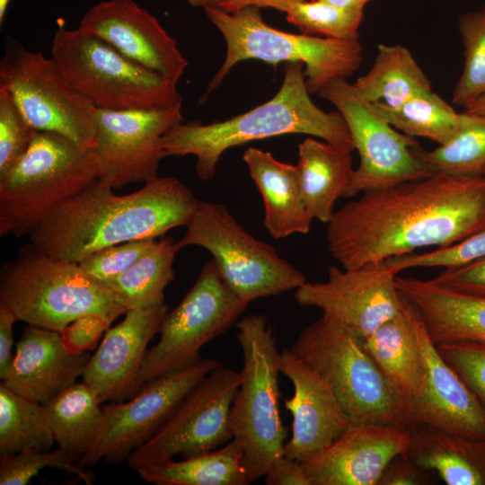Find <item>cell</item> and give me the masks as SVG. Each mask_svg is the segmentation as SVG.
I'll list each match as a JSON object with an SVG mask.
<instances>
[{
    "mask_svg": "<svg viewBox=\"0 0 485 485\" xmlns=\"http://www.w3.org/2000/svg\"><path fill=\"white\" fill-rule=\"evenodd\" d=\"M409 428L385 424L351 425L315 458L302 463L311 485H378L387 465L404 454Z\"/></svg>",
    "mask_w": 485,
    "mask_h": 485,
    "instance_id": "22",
    "label": "cell"
},
{
    "mask_svg": "<svg viewBox=\"0 0 485 485\" xmlns=\"http://www.w3.org/2000/svg\"><path fill=\"white\" fill-rule=\"evenodd\" d=\"M242 159L264 205V225L275 239L307 234L310 216L296 165L276 159L269 152L249 147Z\"/></svg>",
    "mask_w": 485,
    "mask_h": 485,
    "instance_id": "25",
    "label": "cell"
},
{
    "mask_svg": "<svg viewBox=\"0 0 485 485\" xmlns=\"http://www.w3.org/2000/svg\"><path fill=\"white\" fill-rule=\"evenodd\" d=\"M326 3L331 4L333 5L345 8V9H350V10H363L365 5L370 1V0H322Z\"/></svg>",
    "mask_w": 485,
    "mask_h": 485,
    "instance_id": "49",
    "label": "cell"
},
{
    "mask_svg": "<svg viewBox=\"0 0 485 485\" xmlns=\"http://www.w3.org/2000/svg\"><path fill=\"white\" fill-rule=\"evenodd\" d=\"M296 167L310 216L328 224L335 202L345 196L354 172L351 151L307 137L298 146Z\"/></svg>",
    "mask_w": 485,
    "mask_h": 485,
    "instance_id": "28",
    "label": "cell"
},
{
    "mask_svg": "<svg viewBox=\"0 0 485 485\" xmlns=\"http://www.w3.org/2000/svg\"><path fill=\"white\" fill-rule=\"evenodd\" d=\"M91 357L89 351H67L60 332L28 325L2 383L19 395L45 405L76 383Z\"/></svg>",
    "mask_w": 485,
    "mask_h": 485,
    "instance_id": "23",
    "label": "cell"
},
{
    "mask_svg": "<svg viewBox=\"0 0 485 485\" xmlns=\"http://www.w3.org/2000/svg\"><path fill=\"white\" fill-rule=\"evenodd\" d=\"M484 177H485V174H484Z\"/></svg>",
    "mask_w": 485,
    "mask_h": 485,
    "instance_id": "52",
    "label": "cell"
},
{
    "mask_svg": "<svg viewBox=\"0 0 485 485\" xmlns=\"http://www.w3.org/2000/svg\"><path fill=\"white\" fill-rule=\"evenodd\" d=\"M181 104L137 110H95L100 179L113 190L158 177L163 135L181 122Z\"/></svg>",
    "mask_w": 485,
    "mask_h": 485,
    "instance_id": "16",
    "label": "cell"
},
{
    "mask_svg": "<svg viewBox=\"0 0 485 485\" xmlns=\"http://www.w3.org/2000/svg\"><path fill=\"white\" fill-rule=\"evenodd\" d=\"M372 109L387 123L403 134L425 137L443 145L458 131L462 112H457L433 91L412 97L391 107L371 103Z\"/></svg>",
    "mask_w": 485,
    "mask_h": 485,
    "instance_id": "33",
    "label": "cell"
},
{
    "mask_svg": "<svg viewBox=\"0 0 485 485\" xmlns=\"http://www.w3.org/2000/svg\"><path fill=\"white\" fill-rule=\"evenodd\" d=\"M110 323L97 314H84L70 322L61 332L67 351L81 354L97 348Z\"/></svg>",
    "mask_w": 485,
    "mask_h": 485,
    "instance_id": "43",
    "label": "cell"
},
{
    "mask_svg": "<svg viewBox=\"0 0 485 485\" xmlns=\"http://www.w3.org/2000/svg\"><path fill=\"white\" fill-rule=\"evenodd\" d=\"M432 280L459 293L485 297V258L463 266L445 269Z\"/></svg>",
    "mask_w": 485,
    "mask_h": 485,
    "instance_id": "44",
    "label": "cell"
},
{
    "mask_svg": "<svg viewBox=\"0 0 485 485\" xmlns=\"http://www.w3.org/2000/svg\"><path fill=\"white\" fill-rule=\"evenodd\" d=\"M248 304L225 285L214 260L206 262L180 304L164 316L160 339L141 365L139 386L200 360L202 347L235 325Z\"/></svg>",
    "mask_w": 485,
    "mask_h": 485,
    "instance_id": "12",
    "label": "cell"
},
{
    "mask_svg": "<svg viewBox=\"0 0 485 485\" xmlns=\"http://www.w3.org/2000/svg\"><path fill=\"white\" fill-rule=\"evenodd\" d=\"M485 227V177L436 172L366 191L327 224L331 257L343 269L453 245Z\"/></svg>",
    "mask_w": 485,
    "mask_h": 485,
    "instance_id": "1",
    "label": "cell"
},
{
    "mask_svg": "<svg viewBox=\"0 0 485 485\" xmlns=\"http://www.w3.org/2000/svg\"><path fill=\"white\" fill-rule=\"evenodd\" d=\"M401 295L421 318L435 345L485 343V297L459 293L434 282L396 277Z\"/></svg>",
    "mask_w": 485,
    "mask_h": 485,
    "instance_id": "24",
    "label": "cell"
},
{
    "mask_svg": "<svg viewBox=\"0 0 485 485\" xmlns=\"http://www.w3.org/2000/svg\"><path fill=\"white\" fill-rule=\"evenodd\" d=\"M222 364L214 358H200L184 370L146 382L128 401L104 404L97 436L77 464L90 469L100 461L108 464L126 461L156 433L189 392Z\"/></svg>",
    "mask_w": 485,
    "mask_h": 485,
    "instance_id": "15",
    "label": "cell"
},
{
    "mask_svg": "<svg viewBox=\"0 0 485 485\" xmlns=\"http://www.w3.org/2000/svg\"><path fill=\"white\" fill-rule=\"evenodd\" d=\"M282 13L301 33L339 40H359L363 10L341 8L322 0H300L287 4Z\"/></svg>",
    "mask_w": 485,
    "mask_h": 485,
    "instance_id": "36",
    "label": "cell"
},
{
    "mask_svg": "<svg viewBox=\"0 0 485 485\" xmlns=\"http://www.w3.org/2000/svg\"><path fill=\"white\" fill-rule=\"evenodd\" d=\"M363 346L402 401L407 412L408 403L420 395L425 380L411 305L402 297L398 313L363 338Z\"/></svg>",
    "mask_w": 485,
    "mask_h": 485,
    "instance_id": "26",
    "label": "cell"
},
{
    "mask_svg": "<svg viewBox=\"0 0 485 485\" xmlns=\"http://www.w3.org/2000/svg\"><path fill=\"white\" fill-rule=\"evenodd\" d=\"M429 471L422 469L405 454L396 456L383 472L378 485L432 484Z\"/></svg>",
    "mask_w": 485,
    "mask_h": 485,
    "instance_id": "45",
    "label": "cell"
},
{
    "mask_svg": "<svg viewBox=\"0 0 485 485\" xmlns=\"http://www.w3.org/2000/svg\"><path fill=\"white\" fill-rule=\"evenodd\" d=\"M317 94L341 113L359 154V165L353 172L344 197L436 173L418 156L415 138L400 133L384 120L347 78L331 80Z\"/></svg>",
    "mask_w": 485,
    "mask_h": 485,
    "instance_id": "13",
    "label": "cell"
},
{
    "mask_svg": "<svg viewBox=\"0 0 485 485\" xmlns=\"http://www.w3.org/2000/svg\"><path fill=\"white\" fill-rule=\"evenodd\" d=\"M418 156L435 172L457 176L485 174V116L462 112L456 134L431 151L417 148Z\"/></svg>",
    "mask_w": 485,
    "mask_h": 485,
    "instance_id": "35",
    "label": "cell"
},
{
    "mask_svg": "<svg viewBox=\"0 0 485 485\" xmlns=\"http://www.w3.org/2000/svg\"><path fill=\"white\" fill-rule=\"evenodd\" d=\"M19 321L16 314L7 306L0 304V378L6 376L14 352L13 325Z\"/></svg>",
    "mask_w": 485,
    "mask_h": 485,
    "instance_id": "47",
    "label": "cell"
},
{
    "mask_svg": "<svg viewBox=\"0 0 485 485\" xmlns=\"http://www.w3.org/2000/svg\"><path fill=\"white\" fill-rule=\"evenodd\" d=\"M157 242L155 238L131 240L89 254L78 264L98 284L112 279L134 265Z\"/></svg>",
    "mask_w": 485,
    "mask_h": 485,
    "instance_id": "41",
    "label": "cell"
},
{
    "mask_svg": "<svg viewBox=\"0 0 485 485\" xmlns=\"http://www.w3.org/2000/svg\"><path fill=\"white\" fill-rule=\"evenodd\" d=\"M237 440L214 451L150 464L137 471L139 477L155 485H248Z\"/></svg>",
    "mask_w": 485,
    "mask_h": 485,
    "instance_id": "31",
    "label": "cell"
},
{
    "mask_svg": "<svg viewBox=\"0 0 485 485\" xmlns=\"http://www.w3.org/2000/svg\"><path fill=\"white\" fill-rule=\"evenodd\" d=\"M208 251L225 285L243 302L296 289L307 280L276 249L246 232L222 204L200 200L176 242Z\"/></svg>",
    "mask_w": 485,
    "mask_h": 485,
    "instance_id": "10",
    "label": "cell"
},
{
    "mask_svg": "<svg viewBox=\"0 0 485 485\" xmlns=\"http://www.w3.org/2000/svg\"><path fill=\"white\" fill-rule=\"evenodd\" d=\"M458 29L463 45L464 63L453 93V103L465 107L485 93V5L461 14Z\"/></svg>",
    "mask_w": 485,
    "mask_h": 485,
    "instance_id": "37",
    "label": "cell"
},
{
    "mask_svg": "<svg viewBox=\"0 0 485 485\" xmlns=\"http://www.w3.org/2000/svg\"><path fill=\"white\" fill-rule=\"evenodd\" d=\"M268 485H311L302 463L283 455L264 475Z\"/></svg>",
    "mask_w": 485,
    "mask_h": 485,
    "instance_id": "46",
    "label": "cell"
},
{
    "mask_svg": "<svg viewBox=\"0 0 485 485\" xmlns=\"http://www.w3.org/2000/svg\"><path fill=\"white\" fill-rule=\"evenodd\" d=\"M485 258V227L450 246L385 260L397 274L411 268H455Z\"/></svg>",
    "mask_w": 485,
    "mask_h": 485,
    "instance_id": "39",
    "label": "cell"
},
{
    "mask_svg": "<svg viewBox=\"0 0 485 485\" xmlns=\"http://www.w3.org/2000/svg\"><path fill=\"white\" fill-rule=\"evenodd\" d=\"M180 251L172 237H163L121 275L101 283L127 309L164 301L174 279L173 261Z\"/></svg>",
    "mask_w": 485,
    "mask_h": 485,
    "instance_id": "32",
    "label": "cell"
},
{
    "mask_svg": "<svg viewBox=\"0 0 485 485\" xmlns=\"http://www.w3.org/2000/svg\"><path fill=\"white\" fill-rule=\"evenodd\" d=\"M303 68L300 62L286 63L278 92L247 112L210 124L195 120L174 125L162 138L164 157L194 155L198 178L208 181L226 150L254 140L304 134L352 152L354 144L343 116L313 103Z\"/></svg>",
    "mask_w": 485,
    "mask_h": 485,
    "instance_id": "3",
    "label": "cell"
},
{
    "mask_svg": "<svg viewBox=\"0 0 485 485\" xmlns=\"http://www.w3.org/2000/svg\"><path fill=\"white\" fill-rule=\"evenodd\" d=\"M36 131L11 94L0 89V176L25 154Z\"/></svg>",
    "mask_w": 485,
    "mask_h": 485,
    "instance_id": "40",
    "label": "cell"
},
{
    "mask_svg": "<svg viewBox=\"0 0 485 485\" xmlns=\"http://www.w3.org/2000/svg\"><path fill=\"white\" fill-rule=\"evenodd\" d=\"M323 378L349 423L410 427L405 406L363 346V337L328 314L305 326L289 349Z\"/></svg>",
    "mask_w": 485,
    "mask_h": 485,
    "instance_id": "5",
    "label": "cell"
},
{
    "mask_svg": "<svg viewBox=\"0 0 485 485\" xmlns=\"http://www.w3.org/2000/svg\"><path fill=\"white\" fill-rule=\"evenodd\" d=\"M167 313L164 301L131 308L106 331L82 375L101 403L122 401L140 391L137 377L147 345Z\"/></svg>",
    "mask_w": 485,
    "mask_h": 485,
    "instance_id": "19",
    "label": "cell"
},
{
    "mask_svg": "<svg viewBox=\"0 0 485 485\" xmlns=\"http://www.w3.org/2000/svg\"><path fill=\"white\" fill-rule=\"evenodd\" d=\"M54 437L45 406L0 384V456L28 448L48 451Z\"/></svg>",
    "mask_w": 485,
    "mask_h": 485,
    "instance_id": "34",
    "label": "cell"
},
{
    "mask_svg": "<svg viewBox=\"0 0 485 485\" xmlns=\"http://www.w3.org/2000/svg\"><path fill=\"white\" fill-rule=\"evenodd\" d=\"M242 354L241 384L230 410L233 438L240 444L249 483L264 477L284 455L287 430L279 412L281 352L274 331L261 314L235 323Z\"/></svg>",
    "mask_w": 485,
    "mask_h": 485,
    "instance_id": "7",
    "label": "cell"
},
{
    "mask_svg": "<svg viewBox=\"0 0 485 485\" xmlns=\"http://www.w3.org/2000/svg\"><path fill=\"white\" fill-rule=\"evenodd\" d=\"M436 346L443 359L485 408V343L450 342Z\"/></svg>",
    "mask_w": 485,
    "mask_h": 485,
    "instance_id": "42",
    "label": "cell"
},
{
    "mask_svg": "<svg viewBox=\"0 0 485 485\" xmlns=\"http://www.w3.org/2000/svg\"><path fill=\"white\" fill-rule=\"evenodd\" d=\"M396 277L384 260L353 269L331 266L326 281H306L295 289V299L300 305L321 309L365 338L401 310Z\"/></svg>",
    "mask_w": 485,
    "mask_h": 485,
    "instance_id": "17",
    "label": "cell"
},
{
    "mask_svg": "<svg viewBox=\"0 0 485 485\" xmlns=\"http://www.w3.org/2000/svg\"><path fill=\"white\" fill-rule=\"evenodd\" d=\"M352 84L366 101L383 102L391 107L433 91L431 82L410 51L398 44L378 45L370 70Z\"/></svg>",
    "mask_w": 485,
    "mask_h": 485,
    "instance_id": "29",
    "label": "cell"
},
{
    "mask_svg": "<svg viewBox=\"0 0 485 485\" xmlns=\"http://www.w3.org/2000/svg\"><path fill=\"white\" fill-rule=\"evenodd\" d=\"M241 374L220 365L205 375L144 445L126 459L134 471L181 454L182 459L208 453L233 439L230 410Z\"/></svg>",
    "mask_w": 485,
    "mask_h": 485,
    "instance_id": "14",
    "label": "cell"
},
{
    "mask_svg": "<svg viewBox=\"0 0 485 485\" xmlns=\"http://www.w3.org/2000/svg\"><path fill=\"white\" fill-rule=\"evenodd\" d=\"M280 371L294 387L284 403L293 418L284 455L305 463L341 437L350 423L328 383L289 349L281 351Z\"/></svg>",
    "mask_w": 485,
    "mask_h": 485,
    "instance_id": "21",
    "label": "cell"
},
{
    "mask_svg": "<svg viewBox=\"0 0 485 485\" xmlns=\"http://www.w3.org/2000/svg\"><path fill=\"white\" fill-rule=\"evenodd\" d=\"M295 1L300 0H187L194 7L205 9L213 8L227 13L235 12L249 6L258 8H273L283 12L284 8Z\"/></svg>",
    "mask_w": 485,
    "mask_h": 485,
    "instance_id": "48",
    "label": "cell"
},
{
    "mask_svg": "<svg viewBox=\"0 0 485 485\" xmlns=\"http://www.w3.org/2000/svg\"><path fill=\"white\" fill-rule=\"evenodd\" d=\"M11 0H0V26L3 25Z\"/></svg>",
    "mask_w": 485,
    "mask_h": 485,
    "instance_id": "51",
    "label": "cell"
},
{
    "mask_svg": "<svg viewBox=\"0 0 485 485\" xmlns=\"http://www.w3.org/2000/svg\"><path fill=\"white\" fill-rule=\"evenodd\" d=\"M44 468L57 469L74 475L86 485L93 484L95 479L89 469L80 467L59 447L52 452L28 448L1 457L0 484L26 485Z\"/></svg>",
    "mask_w": 485,
    "mask_h": 485,
    "instance_id": "38",
    "label": "cell"
},
{
    "mask_svg": "<svg viewBox=\"0 0 485 485\" xmlns=\"http://www.w3.org/2000/svg\"><path fill=\"white\" fill-rule=\"evenodd\" d=\"M463 111L485 116V93L463 107Z\"/></svg>",
    "mask_w": 485,
    "mask_h": 485,
    "instance_id": "50",
    "label": "cell"
},
{
    "mask_svg": "<svg viewBox=\"0 0 485 485\" xmlns=\"http://www.w3.org/2000/svg\"><path fill=\"white\" fill-rule=\"evenodd\" d=\"M51 57L95 109H153L182 102L177 85L78 28L56 31Z\"/></svg>",
    "mask_w": 485,
    "mask_h": 485,
    "instance_id": "9",
    "label": "cell"
},
{
    "mask_svg": "<svg viewBox=\"0 0 485 485\" xmlns=\"http://www.w3.org/2000/svg\"><path fill=\"white\" fill-rule=\"evenodd\" d=\"M0 304L28 325L57 332L84 314L100 315L111 324L128 311L77 262L48 255L31 242L2 266Z\"/></svg>",
    "mask_w": 485,
    "mask_h": 485,
    "instance_id": "4",
    "label": "cell"
},
{
    "mask_svg": "<svg viewBox=\"0 0 485 485\" xmlns=\"http://www.w3.org/2000/svg\"><path fill=\"white\" fill-rule=\"evenodd\" d=\"M199 201L173 176H158L123 196L99 178L54 208L29 234L30 242L48 255L78 263L107 246L187 227Z\"/></svg>",
    "mask_w": 485,
    "mask_h": 485,
    "instance_id": "2",
    "label": "cell"
},
{
    "mask_svg": "<svg viewBox=\"0 0 485 485\" xmlns=\"http://www.w3.org/2000/svg\"><path fill=\"white\" fill-rule=\"evenodd\" d=\"M101 404L93 388L82 381L44 405L54 441L76 463L90 449L101 428Z\"/></svg>",
    "mask_w": 485,
    "mask_h": 485,
    "instance_id": "30",
    "label": "cell"
},
{
    "mask_svg": "<svg viewBox=\"0 0 485 485\" xmlns=\"http://www.w3.org/2000/svg\"><path fill=\"white\" fill-rule=\"evenodd\" d=\"M211 23L225 42L222 66L210 80L201 102L206 101L239 62L257 59L271 65L281 62L304 64L306 87L316 93L336 78L352 75L362 63L359 40H339L294 34L268 25L260 8L249 6L227 13L205 9Z\"/></svg>",
    "mask_w": 485,
    "mask_h": 485,
    "instance_id": "6",
    "label": "cell"
},
{
    "mask_svg": "<svg viewBox=\"0 0 485 485\" xmlns=\"http://www.w3.org/2000/svg\"><path fill=\"white\" fill-rule=\"evenodd\" d=\"M77 28L101 38L174 85L188 66L177 40L156 17L133 0L99 2L86 11Z\"/></svg>",
    "mask_w": 485,
    "mask_h": 485,
    "instance_id": "18",
    "label": "cell"
},
{
    "mask_svg": "<svg viewBox=\"0 0 485 485\" xmlns=\"http://www.w3.org/2000/svg\"><path fill=\"white\" fill-rule=\"evenodd\" d=\"M404 453L419 467L432 471L447 485H485V438H469L439 428L410 426Z\"/></svg>",
    "mask_w": 485,
    "mask_h": 485,
    "instance_id": "27",
    "label": "cell"
},
{
    "mask_svg": "<svg viewBox=\"0 0 485 485\" xmlns=\"http://www.w3.org/2000/svg\"><path fill=\"white\" fill-rule=\"evenodd\" d=\"M99 178L95 147L37 130L25 154L0 176V235H29L54 208Z\"/></svg>",
    "mask_w": 485,
    "mask_h": 485,
    "instance_id": "8",
    "label": "cell"
},
{
    "mask_svg": "<svg viewBox=\"0 0 485 485\" xmlns=\"http://www.w3.org/2000/svg\"><path fill=\"white\" fill-rule=\"evenodd\" d=\"M411 310L425 380L420 395L407 405L410 427L423 424L469 438H485V408L443 359L412 305Z\"/></svg>",
    "mask_w": 485,
    "mask_h": 485,
    "instance_id": "20",
    "label": "cell"
},
{
    "mask_svg": "<svg viewBox=\"0 0 485 485\" xmlns=\"http://www.w3.org/2000/svg\"><path fill=\"white\" fill-rule=\"evenodd\" d=\"M0 89L11 94L36 130L95 147L96 109L68 82L51 57L7 39L0 60Z\"/></svg>",
    "mask_w": 485,
    "mask_h": 485,
    "instance_id": "11",
    "label": "cell"
}]
</instances>
